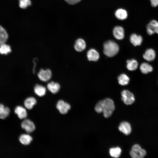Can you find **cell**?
<instances>
[{
    "label": "cell",
    "mask_w": 158,
    "mask_h": 158,
    "mask_svg": "<svg viewBox=\"0 0 158 158\" xmlns=\"http://www.w3.org/2000/svg\"><path fill=\"white\" fill-rule=\"evenodd\" d=\"M95 109L97 112H102L104 117L108 118L112 114L115 110V106L112 99L106 98L99 101L95 105Z\"/></svg>",
    "instance_id": "obj_1"
},
{
    "label": "cell",
    "mask_w": 158,
    "mask_h": 158,
    "mask_svg": "<svg viewBox=\"0 0 158 158\" xmlns=\"http://www.w3.org/2000/svg\"><path fill=\"white\" fill-rule=\"evenodd\" d=\"M119 50L118 45L114 41H108L104 44L103 52L108 57L114 56L118 53Z\"/></svg>",
    "instance_id": "obj_2"
},
{
    "label": "cell",
    "mask_w": 158,
    "mask_h": 158,
    "mask_svg": "<svg viewBox=\"0 0 158 158\" xmlns=\"http://www.w3.org/2000/svg\"><path fill=\"white\" fill-rule=\"evenodd\" d=\"M146 150L137 144L133 145L130 152V155L133 158H142L146 155Z\"/></svg>",
    "instance_id": "obj_3"
},
{
    "label": "cell",
    "mask_w": 158,
    "mask_h": 158,
    "mask_svg": "<svg viewBox=\"0 0 158 158\" xmlns=\"http://www.w3.org/2000/svg\"><path fill=\"white\" fill-rule=\"evenodd\" d=\"M121 99L124 103L127 105L132 104L135 101L133 94L128 90H124L121 92Z\"/></svg>",
    "instance_id": "obj_4"
},
{
    "label": "cell",
    "mask_w": 158,
    "mask_h": 158,
    "mask_svg": "<svg viewBox=\"0 0 158 158\" xmlns=\"http://www.w3.org/2000/svg\"><path fill=\"white\" fill-rule=\"evenodd\" d=\"M146 31L149 35L155 33L158 34V21L155 20L150 21L146 26Z\"/></svg>",
    "instance_id": "obj_5"
},
{
    "label": "cell",
    "mask_w": 158,
    "mask_h": 158,
    "mask_svg": "<svg viewBox=\"0 0 158 158\" xmlns=\"http://www.w3.org/2000/svg\"><path fill=\"white\" fill-rule=\"evenodd\" d=\"M37 76L41 81L46 82L49 81L52 76L51 71L49 69H41L37 74Z\"/></svg>",
    "instance_id": "obj_6"
},
{
    "label": "cell",
    "mask_w": 158,
    "mask_h": 158,
    "mask_svg": "<svg viewBox=\"0 0 158 158\" xmlns=\"http://www.w3.org/2000/svg\"><path fill=\"white\" fill-rule=\"evenodd\" d=\"M56 107L59 112L63 114H66L71 109L70 105L62 100L57 102Z\"/></svg>",
    "instance_id": "obj_7"
},
{
    "label": "cell",
    "mask_w": 158,
    "mask_h": 158,
    "mask_svg": "<svg viewBox=\"0 0 158 158\" xmlns=\"http://www.w3.org/2000/svg\"><path fill=\"white\" fill-rule=\"evenodd\" d=\"M22 128L28 133L33 132L35 129V127L34 123L28 119L23 121L21 123Z\"/></svg>",
    "instance_id": "obj_8"
},
{
    "label": "cell",
    "mask_w": 158,
    "mask_h": 158,
    "mask_svg": "<svg viewBox=\"0 0 158 158\" xmlns=\"http://www.w3.org/2000/svg\"><path fill=\"white\" fill-rule=\"evenodd\" d=\"M143 58L145 60L151 62L153 61L156 57V53L154 50L151 48L147 49L142 55Z\"/></svg>",
    "instance_id": "obj_9"
},
{
    "label": "cell",
    "mask_w": 158,
    "mask_h": 158,
    "mask_svg": "<svg viewBox=\"0 0 158 158\" xmlns=\"http://www.w3.org/2000/svg\"><path fill=\"white\" fill-rule=\"evenodd\" d=\"M119 130L126 135H129L132 131L130 123L127 121H124L121 123L118 126Z\"/></svg>",
    "instance_id": "obj_10"
},
{
    "label": "cell",
    "mask_w": 158,
    "mask_h": 158,
    "mask_svg": "<svg viewBox=\"0 0 158 158\" xmlns=\"http://www.w3.org/2000/svg\"><path fill=\"white\" fill-rule=\"evenodd\" d=\"M130 40L133 45L136 47L141 45L143 42V38L140 35L133 33L130 36Z\"/></svg>",
    "instance_id": "obj_11"
},
{
    "label": "cell",
    "mask_w": 158,
    "mask_h": 158,
    "mask_svg": "<svg viewBox=\"0 0 158 158\" xmlns=\"http://www.w3.org/2000/svg\"><path fill=\"white\" fill-rule=\"evenodd\" d=\"M113 34L114 36L117 39L122 40L124 37V29L121 26H116L113 29Z\"/></svg>",
    "instance_id": "obj_12"
},
{
    "label": "cell",
    "mask_w": 158,
    "mask_h": 158,
    "mask_svg": "<svg viewBox=\"0 0 158 158\" xmlns=\"http://www.w3.org/2000/svg\"><path fill=\"white\" fill-rule=\"evenodd\" d=\"M140 72L143 74H147L152 72L153 70L152 66L147 62H143L140 66Z\"/></svg>",
    "instance_id": "obj_13"
},
{
    "label": "cell",
    "mask_w": 158,
    "mask_h": 158,
    "mask_svg": "<svg viewBox=\"0 0 158 158\" xmlns=\"http://www.w3.org/2000/svg\"><path fill=\"white\" fill-rule=\"evenodd\" d=\"M87 56L89 61H97L99 57V54L94 49H91L88 51Z\"/></svg>",
    "instance_id": "obj_14"
},
{
    "label": "cell",
    "mask_w": 158,
    "mask_h": 158,
    "mask_svg": "<svg viewBox=\"0 0 158 158\" xmlns=\"http://www.w3.org/2000/svg\"><path fill=\"white\" fill-rule=\"evenodd\" d=\"M48 89L52 93L55 94L59 91L60 86L57 83L51 81L48 83L47 85Z\"/></svg>",
    "instance_id": "obj_15"
},
{
    "label": "cell",
    "mask_w": 158,
    "mask_h": 158,
    "mask_svg": "<svg viewBox=\"0 0 158 158\" xmlns=\"http://www.w3.org/2000/svg\"><path fill=\"white\" fill-rule=\"evenodd\" d=\"M15 112L20 119L25 118L27 116V113L26 109L21 106H18L16 107L14 110Z\"/></svg>",
    "instance_id": "obj_16"
},
{
    "label": "cell",
    "mask_w": 158,
    "mask_h": 158,
    "mask_svg": "<svg viewBox=\"0 0 158 158\" xmlns=\"http://www.w3.org/2000/svg\"><path fill=\"white\" fill-rule=\"evenodd\" d=\"M86 47V44L85 41L82 39L79 38L76 41L74 48L76 51L80 52L84 50Z\"/></svg>",
    "instance_id": "obj_17"
},
{
    "label": "cell",
    "mask_w": 158,
    "mask_h": 158,
    "mask_svg": "<svg viewBox=\"0 0 158 158\" xmlns=\"http://www.w3.org/2000/svg\"><path fill=\"white\" fill-rule=\"evenodd\" d=\"M126 67L130 71H134L136 70L138 66L137 61L135 59H128L126 61Z\"/></svg>",
    "instance_id": "obj_18"
},
{
    "label": "cell",
    "mask_w": 158,
    "mask_h": 158,
    "mask_svg": "<svg viewBox=\"0 0 158 158\" xmlns=\"http://www.w3.org/2000/svg\"><path fill=\"white\" fill-rule=\"evenodd\" d=\"M34 91L37 96L42 97L46 94V89L45 87L42 85L37 84L34 87Z\"/></svg>",
    "instance_id": "obj_19"
},
{
    "label": "cell",
    "mask_w": 158,
    "mask_h": 158,
    "mask_svg": "<svg viewBox=\"0 0 158 158\" xmlns=\"http://www.w3.org/2000/svg\"><path fill=\"white\" fill-rule=\"evenodd\" d=\"M37 103L36 99L33 97H30L26 98L24 102L25 107L28 109H32Z\"/></svg>",
    "instance_id": "obj_20"
},
{
    "label": "cell",
    "mask_w": 158,
    "mask_h": 158,
    "mask_svg": "<svg viewBox=\"0 0 158 158\" xmlns=\"http://www.w3.org/2000/svg\"><path fill=\"white\" fill-rule=\"evenodd\" d=\"M32 140L31 136L28 134L21 135L19 138L20 142L24 145H28L30 144Z\"/></svg>",
    "instance_id": "obj_21"
},
{
    "label": "cell",
    "mask_w": 158,
    "mask_h": 158,
    "mask_svg": "<svg viewBox=\"0 0 158 158\" xmlns=\"http://www.w3.org/2000/svg\"><path fill=\"white\" fill-rule=\"evenodd\" d=\"M115 15L118 19L123 20L127 18L128 13L125 10L122 8H119L116 11Z\"/></svg>",
    "instance_id": "obj_22"
},
{
    "label": "cell",
    "mask_w": 158,
    "mask_h": 158,
    "mask_svg": "<svg viewBox=\"0 0 158 158\" xmlns=\"http://www.w3.org/2000/svg\"><path fill=\"white\" fill-rule=\"evenodd\" d=\"M10 110L8 107H5L2 104H0V118H6L9 114Z\"/></svg>",
    "instance_id": "obj_23"
},
{
    "label": "cell",
    "mask_w": 158,
    "mask_h": 158,
    "mask_svg": "<svg viewBox=\"0 0 158 158\" xmlns=\"http://www.w3.org/2000/svg\"><path fill=\"white\" fill-rule=\"evenodd\" d=\"M118 79L119 84L122 85H126L129 83V78L125 74H121L118 77Z\"/></svg>",
    "instance_id": "obj_24"
},
{
    "label": "cell",
    "mask_w": 158,
    "mask_h": 158,
    "mask_svg": "<svg viewBox=\"0 0 158 158\" xmlns=\"http://www.w3.org/2000/svg\"><path fill=\"white\" fill-rule=\"evenodd\" d=\"M121 150L119 147H112L109 150V153L111 157L114 158L119 157L121 155Z\"/></svg>",
    "instance_id": "obj_25"
},
{
    "label": "cell",
    "mask_w": 158,
    "mask_h": 158,
    "mask_svg": "<svg viewBox=\"0 0 158 158\" xmlns=\"http://www.w3.org/2000/svg\"><path fill=\"white\" fill-rule=\"evenodd\" d=\"M8 37V34L6 30L0 25V45L5 43L7 40Z\"/></svg>",
    "instance_id": "obj_26"
},
{
    "label": "cell",
    "mask_w": 158,
    "mask_h": 158,
    "mask_svg": "<svg viewBox=\"0 0 158 158\" xmlns=\"http://www.w3.org/2000/svg\"><path fill=\"white\" fill-rule=\"evenodd\" d=\"M11 50L9 45L5 43L0 45V54H7L11 52Z\"/></svg>",
    "instance_id": "obj_27"
},
{
    "label": "cell",
    "mask_w": 158,
    "mask_h": 158,
    "mask_svg": "<svg viewBox=\"0 0 158 158\" xmlns=\"http://www.w3.org/2000/svg\"><path fill=\"white\" fill-rule=\"evenodd\" d=\"M31 4V1L30 0H19V6L22 8H26Z\"/></svg>",
    "instance_id": "obj_28"
},
{
    "label": "cell",
    "mask_w": 158,
    "mask_h": 158,
    "mask_svg": "<svg viewBox=\"0 0 158 158\" xmlns=\"http://www.w3.org/2000/svg\"><path fill=\"white\" fill-rule=\"evenodd\" d=\"M68 4L71 5H74L76 4L79 2L81 0H65Z\"/></svg>",
    "instance_id": "obj_29"
},
{
    "label": "cell",
    "mask_w": 158,
    "mask_h": 158,
    "mask_svg": "<svg viewBox=\"0 0 158 158\" xmlns=\"http://www.w3.org/2000/svg\"><path fill=\"white\" fill-rule=\"evenodd\" d=\"M151 5L155 7L158 6V0H150Z\"/></svg>",
    "instance_id": "obj_30"
}]
</instances>
